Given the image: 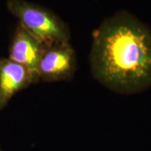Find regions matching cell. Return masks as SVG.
<instances>
[{
    "mask_svg": "<svg viewBox=\"0 0 151 151\" xmlns=\"http://www.w3.org/2000/svg\"><path fill=\"white\" fill-rule=\"evenodd\" d=\"M0 151H5V150H3V149L1 148V147L0 146Z\"/></svg>",
    "mask_w": 151,
    "mask_h": 151,
    "instance_id": "6",
    "label": "cell"
},
{
    "mask_svg": "<svg viewBox=\"0 0 151 151\" xmlns=\"http://www.w3.org/2000/svg\"><path fill=\"white\" fill-rule=\"evenodd\" d=\"M43 48L37 38L18 23L9 48V58L27 68L37 83L39 81L38 67Z\"/></svg>",
    "mask_w": 151,
    "mask_h": 151,
    "instance_id": "4",
    "label": "cell"
},
{
    "mask_svg": "<svg viewBox=\"0 0 151 151\" xmlns=\"http://www.w3.org/2000/svg\"><path fill=\"white\" fill-rule=\"evenodd\" d=\"M32 83L35 81L27 68L9 58L0 59V113L17 92Z\"/></svg>",
    "mask_w": 151,
    "mask_h": 151,
    "instance_id": "5",
    "label": "cell"
},
{
    "mask_svg": "<svg viewBox=\"0 0 151 151\" xmlns=\"http://www.w3.org/2000/svg\"><path fill=\"white\" fill-rule=\"evenodd\" d=\"M93 76L120 94L151 87V29L125 11L105 20L93 33L90 57Z\"/></svg>",
    "mask_w": 151,
    "mask_h": 151,
    "instance_id": "1",
    "label": "cell"
},
{
    "mask_svg": "<svg viewBox=\"0 0 151 151\" xmlns=\"http://www.w3.org/2000/svg\"><path fill=\"white\" fill-rule=\"evenodd\" d=\"M6 7L19 23L44 46L69 43L67 26L50 9L26 0H7Z\"/></svg>",
    "mask_w": 151,
    "mask_h": 151,
    "instance_id": "2",
    "label": "cell"
},
{
    "mask_svg": "<svg viewBox=\"0 0 151 151\" xmlns=\"http://www.w3.org/2000/svg\"><path fill=\"white\" fill-rule=\"evenodd\" d=\"M76 55L69 43L44 46L38 67L39 80L53 82L69 80L76 68Z\"/></svg>",
    "mask_w": 151,
    "mask_h": 151,
    "instance_id": "3",
    "label": "cell"
}]
</instances>
